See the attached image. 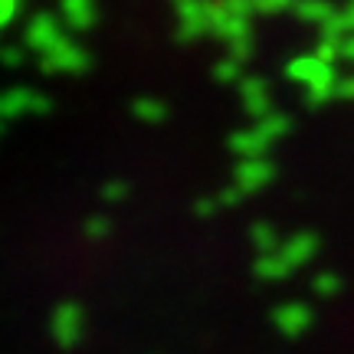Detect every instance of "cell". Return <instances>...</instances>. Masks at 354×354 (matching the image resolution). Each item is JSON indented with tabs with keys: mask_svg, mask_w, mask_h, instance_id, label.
<instances>
[{
	"mask_svg": "<svg viewBox=\"0 0 354 354\" xmlns=\"http://www.w3.org/2000/svg\"><path fill=\"white\" fill-rule=\"evenodd\" d=\"M230 145H233V151L240 154V158H256V154H263L266 148L272 145V141L266 138L259 128H253V131H236Z\"/></svg>",
	"mask_w": 354,
	"mask_h": 354,
	"instance_id": "9",
	"label": "cell"
},
{
	"mask_svg": "<svg viewBox=\"0 0 354 354\" xmlns=\"http://www.w3.org/2000/svg\"><path fill=\"white\" fill-rule=\"evenodd\" d=\"M131 112H135V118H138V122H145V125H161V122L167 118V105L161 99L145 95V99H138L135 105H131Z\"/></svg>",
	"mask_w": 354,
	"mask_h": 354,
	"instance_id": "11",
	"label": "cell"
},
{
	"mask_svg": "<svg viewBox=\"0 0 354 354\" xmlns=\"http://www.w3.org/2000/svg\"><path fill=\"white\" fill-rule=\"evenodd\" d=\"M214 73H216V79H227V82H233V79H240V73H243V59L230 53L227 59H220V63H216Z\"/></svg>",
	"mask_w": 354,
	"mask_h": 354,
	"instance_id": "13",
	"label": "cell"
},
{
	"mask_svg": "<svg viewBox=\"0 0 354 354\" xmlns=\"http://www.w3.org/2000/svg\"><path fill=\"white\" fill-rule=\"evenodd\" d=\"M253 243H256L259 253H272V250H279V236L269 223H256L253 227Z\"/></svg>",
	"mask_w": 354,
	"mask_h": 354,
	"instance_id": "12",
	"label": "cell"
},
{
	"mask_svg": "<svg viewBox=\"0 0 354 354\" xmlns=\"http://www.w3.org/2000/svg\"><path fill=\"white\" fill-rule=\"evenodd\" d=\"M50 335L59 348H76L79 338L86 335V312L76 302L56 305V312L50 318Z\"/></svg>",
	"mask_w": 354,
	"mask_h": 354,
	"instance_id": "4",
	"label": "cell"
},
{
	"mask_svg": "<svg viewBox=\"0 0 354 354\" xmlns=\"http://www.w3.org/2000/svg\"><path fill=\"white\" fill-rule=\"evenodd\" d=\"M279 253H282V259L295 269V266H302V263L312 259V253H315V240H312L308 233H305V236H292L289 243L279 246Z\"/></svg>",
	"mask_w": 354,
	"mask_h": 354,
	"instance_id": "10",
	"label": "cell"
},
{
	"mask_svg": "<svg viewBox=\"0 0 354 354\" xmlns=\"http://www.w3.org/2000/svg\"><path fill=\"white\" fill-rule=\"evenodd\" d=\"M59 17L73 30H92L99 20V0H59Z\"/></svg>",
	"mask_w": 354,
	"mask_h": 354,
	"instance_id": "6",
	"label": "cell"
},
{
	"mask_svg": "<svg viewBox=\"0 0 354 354\" xmlns=\"http://www.w3.org/2000/svg\"><path fill=\"white\" fill-rule=\"evenodd\" d=\"M269 177H272V165L266 161L263 154L243 158L240 167H236V187H240L243 194H253V190H259V187L269 184Z\"/></svg>",
	"mask_w": 354,
	"mask_h": 354,
	"instance_id": "5",
	"label": "cell"
},
{
	"mask_svg": "<svg viewBox=\"0 0 354 354\" xmlns=\"http://www.w3.org/2000/svg\"><path fill=\"white\" fill-rule=\"evenodd\" d=\"M240 88H243V105L250 109L253 118L269 115V88H266L263 79H243Z\"/></svg>",
	"mask_w": 354,
	"mask_h": 354,
	"instance_id": "8",
	"label": "cell"
},
{
	"mask_svg": "<svg viewBox=\"0 0 354 354\" xmlns=\"http://www.w3.org/2000/svg\"><path fill=\"white\" fill-rule=\"evenodd\" d=\"M50 112V99L39 95L37 88H3L0 92V122L7 125L13 118H24V115H46Z\"/></svg>",
	"mask_w": 354,
	"mask_h": 354,
	"instance_id": "2",
	"label": "cell"
},
{
	"mask_svg": "<svg viewBox=\"0 0 354 354\" xmlns=\"http://www.w3.org/2000/svg\"><path fill=\"white\" fill-rule=\"evenodd\" d=\"M128 197V184L125 180H109L105 187H102V201L105 203H122Z\"/></svg>",
	"mask_w": 354,
	"mask_h": 354,
	"instance_id": "15",
	"label": "cell"
},
{
	"mask_svg": "<svg viewBox=\"0 0 354 354\" xmlns=\"http://www.w3.org/2000/svg\"><path fill=\"white\" fill-rule=\"evenodd\" d=\"M39 66H43V73H69V76H79V73H86L92 59H88V53L79 46L76 39L66 37L63 43H56L53 50L39 53Z\"/></svg>",
	"mask_w": 354,
	"mask_h": 354,
	"instance_id": "1",
	"label": "cell"
},
{
	"mask_svg": "<svg viewBox=\"0 0 354 354\" xmlns=\"http://www.w3.org/2000/svg\"><path fill=\"white\" fill-rule=\"evenodd\" d=\"M26 59V43L24 46H0V63L7 69H20Z\"/></svg>",
	"mask_w": 354,
	"mask_h": 354,
	"instance_id": "14",
	"label": "cell"
},
{
	"mask_svg": "<svg viewBox=\"0 0 354 354\" xmlns=\"http://www.w3.org/2000/svg\"><path fill=\"white\" fill-rule=\"evenodd\" d=\"M272 322H276V328L282 331V335H302L305 328H308V322H312V315H308V308L305 305H282V308H276V315H272Z\"/></svg>",
	"mask_w": 354,
	"mask_h": 354,
	"instance_id": "7",
	"label": "cell"
},
{
	"mask_svg": "<svg viewBox=\"0 0 354 354\" xmlns=\"http://www.w3.org/2000/svg\"><path fill=\"white\" fill-rule=\"evenodd\" d=\"M0 128H3V122H0Z\"/></svg>",
	"mask_w": 354,
	"mask_h": 354,
	"instance_id": "18",
	"label": "cell"
},
{
	"mask_svg": "<svg viewBox=\"0 0 354 354\" xmlns=\"http://www.w3.org/2000/svg\"><path fill=\"white\" fill-rule=\"evenodd\" d=\"M20 7H24V0H0V30H3L7 24H13V20H17Z\"/></svg>",
	"mask_w": 354,
	"mask_h": 354,
	"instance_id": "17",
	"label": "cell"
},
{
	"mask_svg": "<svg viewBox=\"0 0 354 354\" xmlns=\"http://www.w3.org/2000/svg\"><path fill=\"white\" fill-rule=\"evenodd\" d=\"M86 236H92V240H102V236H109V230H112V223L105 220V216H88L86 220Z\"/></svg>",
	"mask_w": 354,
	"mask_h": 354,
	"instance_id": "16",
	"label": "cell"
},
{
	"mask_svg": "<svg viewBox=\"0 0 354 354\" xmlns=\"http://www.w3.org/2000/svg\"><path fill=\"white\" fill-rule=\"evenodd\" d=\"M66 39V20L59 13H37L24 30V43L30 53H46Z\"/></svg>",
	"mask_w": 354,
	"mask_h": 354,
	"instance_id": "3",
	"label": "cell"
}]
</instances>
